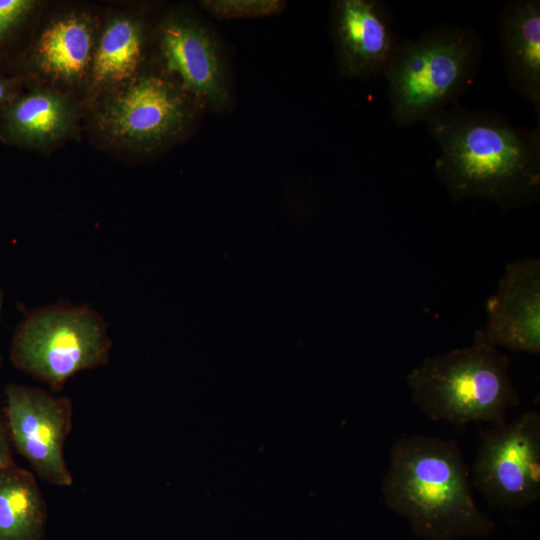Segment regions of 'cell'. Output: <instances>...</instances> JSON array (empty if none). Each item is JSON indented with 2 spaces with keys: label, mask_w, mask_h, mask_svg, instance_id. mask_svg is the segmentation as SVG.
Masks as SVG:
<instances>
[{
  "label": "cell",
  "mask_w": 540,
  "mask_h": 540,
  "mask_svg": "<svg viewBox=\"0 0 540 540\" xmlns=\"http://www.w3.org/2000/svg\"><path fill=\"white\" fill-rule=\"evenodd\" d=\"M482 49L481 36L468 26L441 24L400 39L382 73L393 122L410 127L455 105L477 75Z\"/></svg>",
  "instance_id": "277c9868"
},
{
  "label": "cell",
  "mask_w": 540,
  "mask_h": 540,
  "mask_svg": "<svg viewBox=\"0 0 540 540\" xmlns=\"http://www.w3.org/2000/svg\"><path fill=\"white\" fill-rule=\"evenodd\" d=\"M4 298H5V293L3 291L2 286L0 285V316H1L2 311H3ZM2 364H3V360H2V357L0 355V369L2 367Z\"/></svg>",
  "instance_id": "44dd1931"
},
{
  "label": "cell",
  "mask_w": 540,
  "mask_h": 540,
  "mask_svg": "<svg viewBox=\"0 0 540 540\" xmlns=\"http://www.w3.org/2000/svg\"><path fill=\"white\" fill-rule=\"evenodd\" d=\"M99 31L95 17L86 11L55 15L41 28L19 63L53 85L87 83Z\"/></svg>",
  "instance_id": "8fae6325"
},
{
  "label": "cell",
  "mask_w": 540,
  "mask_h": 540,
  "mask_svg": "<svg viewBox=\"0 0 540 540\" xmlns=\"http://www.w3.org/2000/svg\"><path fill=\"white\" fill-rule=\"evenodd\" d=\"M159 49L181 87L213 106L228 100L224 66L213 37L195 19L173 14L159 27Z\"/></svg>",
  "instance_id": "7c38bea8"
},
{
  "label": "cell",
  "mask_w": 540,
  "mask_h": 540,
  "mask_svg": "<svg viewBox=\"0 0 540 540\" xmlns=\"http://www.w3.org/2000/svg\"><path fill=\"white\" fill-rule=\"evenodd\" d=\"M77 117L76 101L58 88H23L0 111V139L21 148H47L74 131Z\"/></svg>",
  "instance_id": "4fadbf2b"
},
{
  "label": "cell",
  "mask_w": 540,
  "mask_h": 540,
  "mask_svg": "<svg viewBox=\"0 0 540 540\" xmlns=\"http://www.w3.org/2000/svg\"><path fill=\"white\" fill-rule=\"evenodd\" d=\"M112 346L107 323L96 310L61 301L22 319L11 338L9 359L58 393L79 372L108 364Z\"/></svg>",
  "instance_id": "5b68a950"
},
{
  "label": "cell",
  "mask_w": 540,
  "mask_h": 540,
  "mask_svg": "<svg viewBox=\"0 0 540 540\" xmlns=\"http://www.w3.org/2000/svg\"><path fill=\"white\" fill-rule=\"evenodd\" d=\"M425 123L439 149L435 173L455 202L482 199L509 212L539 199L540 125L519 128L458 104Z\"/></svg>",
  "instance_id": "6da1fadb"
},
{
  "label": "cell",
  "mask_w": 540,
  "mask_h": 540,
  "mask_svg": "<svg viewBox=\"0 0 540 540\" xmlns=\"http://www.w3.org/2000/svg\"><path fill=\"white\" fill-rule=\"evenodd\" d=\"M24 84L25 80L22 76H7L0 72V111L23 90Z\"/></svg>",
  "instance_id": "ffe728a7"
},
{
  "label": "cell",
  "mask_w": 540,
  "mask_h": 540,
  "mask_svg": "<svg viewBox=\"0 0 540 540\" xmlns=\"http://www.w3.org/2000/svg\"><path fill=\"white\" fill-rule=\"evenodd\" d=\"M47 520L34 473L17 465L0 470V540H42Z\"/></svg>",
  "instance_id": "2e32d148"
},
{
  "label": "cell",
  "mask_w": 540,
  "mask_h": 540,
  "mask_svg": "<svg viewBox=\"0 0 540 540\" xmlns=\"http://www.w3.org/2000/svg\"><path fill=\"white\" fill-rule=\"evenodd\" d=\"M462 450L453 439L406 435L390 448L384 505L421 540L488 537L495 522L478 507Z\"/></svg>",
  "instance_id": "7a4b0ae2"
},
{
  "label": "cell",
  "mask_w": 540,
  "mask_h": 540,
  "mask_svg": "<svg viewBox=\"0 0 540 540\" xmlns=\"http://www.w3.org/2000/svg\"><path fill=\"white\" fill-rule=\"evenodd\" d=\"M471 485L486 502L505 511L540 500V413L528 410L511 422L479 432Z\"/></svg>",
  "instance_id": "52a82bcc"
},
{
  "label": "cell",
  "mask_w": 540,
  "mask_h": 540,
  "mask_svg": "<svg viewBox=\"0 0 540 540\" xmlns=\"http://www.w3.org/2000/svg\"><path fill=\"white\" fill-rule=\"evenodd\" d=\"M4 395L3 411L14 450L39 478L58 487L72 486L64 452L73 426L70 397L16 383L7 384Z\"/></svg>",
  "instance_id": "ba28073f"
},
{
  "label": "cell",
  "mask_w": 540,
  "mask_h": 540,
  "mask_svg": "<svg viewBox=\"0 0 540 540\" xmlns=\"http://www.w3.org/2000/svg\"><path fill=\"white\" fill-rule=\"evenodd\" d=\"M509 364L479 328L468 347L429 356L407 374L411 400L434 422L459 428L471 423L503 425L508 410L520 403Z\"/></svg>",
  "instance_id": "3957f363"
},
{
  "label": "cell",
  "mask_w": 540,
  "mask_h": 540,
  "mask_svg": "<svg viewBox=\"0 0 540 540\" xmlns=\"http://www.w3.org/2000/svg\"><path fill=\"white\" fill-rule=\"evenodd\" d=\"M497 27L508 82L534 106L540 121V1L507 2Z\"/></svg>",
  "instance_id": "5bb4252c"
},
{
  "label": "cell",
  "mask_w": 540,
  "mask_h": 540,
  "mask_svg": "<svg viewBox=\"0 0 540 540\" xmlns=\"http://www.w3.org/2000/svg\"><path fill=\"white\" fill-rule=\"evenodd\" d=\"M145 33L142 21L127 13H117L100 28L90 73L91 95H104L131 81L143 60Z\"/></svg>",
  "instance_id": "9a60e30c"
},
{
  "label": "cell",
  "mask_w": 540,
  "mask_h": 540,
  "mask_svg": "<svg viewBox=\"0 0 540 540\" xmlns=\"http://www.w3.org/2000/svg\"><path fill=\"white\" fill-rule=\"evenodd\" d=\"M202 5L220 17L261 16L277 13L283 2L277 0H212Z\"/></svg>",
  "instance_id": "ac0fdd59"
},
{
  "label": "cell",
  "mask_w": 540,
  "mask_h": 540,
  "mask_svg": "<svg viewBox=\"0 0 540 540\" xmlns=\"http://www.w3.org/2000/svg\"><path fill=\"white\" fill-rule=\"evenodd\" d=\"M332 34L339 71L350 78L383 73L400 42L391 11L378 0L335 1Z\"/></svg>",
  "instance_id": "30bf717a"
},
{
  "label": "cell",
  "mask_w": 540,
  "mask_h": 540,
  "mask_svg": "<svg viewBox=\"0 0 540 540\" xmlns=\"http://www.w3.org/2000/svg\"><path fill=\"white\" fill-rule=\"evenodd\" d=\"M37 6L34 0H0V63Z\"/></svg>",
  "instance_id": "e0dca14e"
},
{
  "label": "cell",
  "mask_w": 540,
  "mask_h": 540,
  "mask_svg": "<svg viewBox=\"0 0 540 540\" xmlns=\"http://www.w3.org/2000/svg\"><path fill=\"white\" fill-rule=\"evenodd\" d=\"M181 85L150 73L138 74L104 95L94 113L98 132L110 143L150 151L184 130L190 107Z\"/></svg>",
  "instance_id": "8992f818"
},
{
  "label": "cell",
  "mask_w": 540,
  "mask_h": 540,
  "mask_svg": "<svg viewBox=\"0 0 540 540\" xmlns=\"http://www.w3.org/2000/svg\"><path fill=\"white\" fill-rule=\"evenodd\" d=\"M14 453L7 419L0 409V470L16 465Z\"/></svg>",
  "instance_id": "d6986e66"
},
{
  "label": "cell",
  "mask_w": 540,
  "mask_h": 540,
  "mask_svg": "<svg viewBox=\"0 0 540 540\" xmlns=\"http://www.w3.org/2000/svg\"><path fill=\"white\" fill-rule=\"evenodd\" d=\"M482 329L498 348L540 354V260L524 257L508 263L497 290L486 303Z\"/></svg>",
  "instance_id": "9c48e42d"
}]
</instances>
